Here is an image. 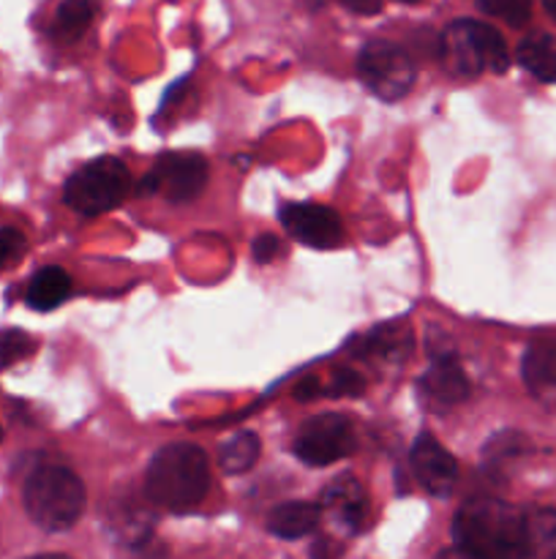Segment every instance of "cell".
Listing matches in <instances>:
<instances>
[{
    "label": "cell",
    "mask_w": 556,
    "mask_h": 559,
    "mask_svg": "<svg viewBox=\"0 0 556 559\" xmlns=\"http://www.w3.org/2000/svg\"><path fill=\"white\" fill-rule=\"evenodd\" d=\"M358 74L363 85L382 102H398L412 91L418 66L403 47L376 38L360 49Z\"/></svg>",
    "instance_id": "obj_6"
},
{
    "label": "cell",
    "mask_w": 556,
    "mask_h": 559,
    "mask_svg": "<svg viewBox=\"0 0 556 559\" xmlns=\"http://www.w3.org/2000/svg\"><path fill=\"white\" fill-rule=\"evenodd\" d=\"M439 58L447 74L456 76V80H474L485 69L494 71V74H505L507 66H510L507 44L499 36V31L474 20H458L445 27Z\"/></svg>",
    "instance_id": "obj_4"
},
{
    "label": "cell",
    "mask_w": 556,
    "mask_h": 559,
    "mask_svg": "<svg viewBox=\"0 0 556 559\" xmlns=\"http://www.w3.org/2000/svg\"><path fill=\"white\" fill-rule=\"evenodd\" d=\"M25 249H27V240L20 229L14 227L0 229V271L16 265V262L22 260V254H25Z\"/></svg>",
    "instance_id": "obj_23"
},
{
    "label": "cell",
    "mask_w": 556,
    "mask_h": 559,
    "mask_svg": "<svg viewBox=\"0 0 556 559\" xmlns=\"http://www.w3.org/2000/svg\"><path fill=\"white\" fill-rule=\"evenodd\" d=\"M418 396L431 413H447L469 396V380L452 358H439L418 380Z\"/></svg>",
    "instance_id": "obj_11"
},
{
    "label": "cell",
    "mask_w": 556,
    "mask_h": 559,
    "mask_svg": "<svg viewBox=\"0 0 556 559\" xmlns=\"http://www.w3.org/2000/svg\"><path fill=\"white\" fill-rule=\"evenodd\" d=\"M322 522V508L311 502H283L267 519V530L281 540H298L314 533Z\"/></svg>",
    "instance_id": "obj_14"
},
{
    "label": "cell",
    "mask_w": 556,
    "mask_h": 559,
    "mask_svg": "<svg viewBox=\"0 0 556 559\" xmlns=\"http://www.w3.org/2000/svg\"><path fill=\"white\" fill-rule=\"evenodd\" d=\"M322 516L343 535H354L368 522V497L352 475H338L322 489Z\"/></svg>",
    "instance_id": "obj_10"
},
{
    "label": "cell",
    "mask_w": 556,
    "mask_h": 559,
    "mask_svg": "<svg viewBox=\"0 0 556 559\" xmlns=\"http://www.w3.org/2000/svg\"><path fill=\"white\" fill-rule=\"evenodd\" d=\"M292 451L300 462L311 464V467H327V464L341 462L354 451L352 424L336 413L314 415L300 426Z\"/></svg>",
    "instance_id": "obj_7"
},
{
    "label": "cell",
    "mask_w": 556,
    "mask_h": 559,
    "mask_svg": "<svg viewBox=\"0 0 556 559\" xmlns=\"http://www.w3.org/2000/svg\"><path fill=\"white\" fill-rule=\"evenodd\" d=\"M278 216L283 229L311 249H336L343 243V224L330 207L314 202H289Z\"/></svg>",
    "instance_id": "obj_9"
},
{
    "label": "cell",
    "mask_w": 556,
    "mask_h": 559,
    "mask_svg": "<svg viewBox=\"0 0 556 559\" xmlns=\"http://www.w3.org/2000/svg\"><path fill=\"white\" fill-rule=\"evenodd\" d=\"M129 189L131 178L125 164L114 156H101L71 175L63 200L80 216H101L114 211L125 200Z\"/></svg>",
    "instance_id": "obj_5"
},
{
    "label": "cell",
    "mask_w": 556,
    "mask_h": 559,
    "mask_svg": "<svg viewBox=\"0 0 556 559\" xmlns=\"http://www.w3.org/2000/svg\"><path fill=\"white\" fill-rule=\"evenodd\" d=\"M452 540L467 557L518 559L527 557L523 511L496 497L467 502L452 522Z\"/></svg>",
    "instance_id": "obj_1"
},
{
    "label": "cell",
    "mask_w": 556,
    "mask_h": 559,
    "mask_svg": "<svg viewBox=\"0 0 556 559\" xmlns=\"http://www.w3.org/2000/svg\"><path fill=\"white\" fill-rule=\"evenodd\" d=\"M412 353V331L401 322L396 325H382L376 328L371 336L363 338V355L379 360H401Z\"/></svg>",
    "instance_id": "obj_18"
},
{
    "label": "cell",
    "mask_w": 556,
    "mask_h": 559,
    "mask_svg": "<svg viewBox=\"0 0 556 559\" xmlns=\"http://www.w3.org/2000/svg\"><path fill=\"white\" fill-rule=\"evenodd\" d=\"M347 9H352L354 14H376L382 9V0H338Z\"/></svg>",
    "instance_id": "obj_26"
},
{
    "label": "cell",
    "mask_w": 556,
    "mask_h": 559,
    "mask_svg": "<svg viewBox=\"0 0 556 559\" xmlns=\"http://www.w3.org/2000/svg\"><path fill=\"white\" fill-rule=\"evenodd\" d=\"M25 511L47 533H65L85 513V486L58 464L33 469L25 484Z\"/></svg>",
    "instance_id": "obj_3"
},
{
    "label": "cell",
    "mask_w": 556,
    "mask_h": 559,
    "mask_svg": "<svg viewBox=\"0 0 556 559\" xmlns=\"http://www.w3.org/2000/svg\"><path fill=\"white\" fill-rule=\"evenodd\" d=\"M523 540H527V557L556 559L554 508H532V511H523Z\"/></svg>",
    "instance_id": "obj_16"
},
{
    "label": "cell",
    "mask_w": 556,
    "mask_h": 559,
    "mask_svg": "<svg viewBox=\"0 0 556 559\" xmlns=\"http://www.w3.org/2000/svg\"><path fill=\"white\" fill-rule=\"evenodd\" d=\"M398 3H418V0H398Z\"/></svg>",
    "instance_id": "obj_29"
},
{
    "label": "cell",
    "mask_w": 556,
    "mask_h": 559,
    "mask_svg": "<svg viewBox=\"0 0 556 559\" xmlns=\"http://www.w3.org/2000/svg\"><path fill=\"white\" fill-rule=\"evenodd\" d=\"M210 489V464L202 448L174 442L150 459L145 473V495L153 506L185 513L200 506Z\"/></svg>",
    "instance_id": "obj_2"
},
{
    "label": "cell",
    "mask_w": 556,
    "mask_h": 559,
    "mask_svg": "<svg viewBox=\"0 0 556 559\" xmlns=\"http://www.w3.org/2000/svg\"><path fill=\"white\" fill-rule=\"evenodd\" d=\"M412 469L425 491L447 497L458 480V462L436 437L420 435L412 445Z\"/></svg>",
    "instance_id": "obj_12"
},
{
    "label": "cell",
    "mask_w": 556,
    "mask_h": 559,
    "mask_svg": "<svg viewBox=\"0 0 556 559\" xmlns=\"http://www.w3.org/2000/svg\"><path fill=\"white\" fill-rule=\"evenodd\" d=\"M259 437L254 431H240L232 440H227L221 445V453H218V467L227 475H243L249 473L251 467L259 459Z\"/></svg>",
    "instance_id": "obj_19"
},
{
    "label": "cell",
    "mask_w": 556,
    "mask_h": 559,
    "mask_svg": "<svg viewBox=\"0 0 556 559\" xmlns=\"http://www.w3.org/2000/svg\"><path fill=\"white\" fill-rule=\"evenodd\" d=\"M71 295V276L58 265L41 267L27 284V306L36 311H52Z\"/></svg>",
    "instance_id": "obj_15"
},
{
    "label": "cell",
    "mask_w": 556,
    "mask_h": 559,
    "mask_svg": "<svg viewBox=\"0 0 556 559\" xmlns=\"http://www.w3.org/2000/svg\"><path fill=\"white\" fill-rule=\"evenodd\" d=\"M333 388H327V396H360L365 391V380L354 369H341L336 371L330 382Z\"/></svg>",
    "instance_id": "obj_24"
},
{
    "label": "cell",
    "mask_w": 556,
    "mask_h": 559,
    "mask_svg": "<svg viewBox=\"0 0 556 559\" xmlns=\"http://www.w3.org/2000/svg\"><path fill=\"white\" fill-rule=\"evenodd\" d=\"M480 11L496 20H505L507 25L521 27L532 16V0H478Z\"/></svg>",
    "instance_id": "obj_21"
},
{
    "label": "cell",
    "mask_w": 556,
    "mask_h": 559,
    "mask_svg": "<svg viewBox=\"0 0 556 559\" xmlns=\"http://www.w3.org/2000/svg\"><path fill=\"white\" fill-rule=\"evenodd\" d=\"M96 16V0H65L55 16V36L60 41H76Z\"/></svg>",
    "instance_id": "obj_20"
},
{
    "label": "cell",
    "mask_w": 556,
    "mask_h": 559,
    "mask_svg": "<svg viewBox=\"0 0 556 559\" xmlns=\"http://www.w3.org/2000/svg\"><path fill=\"white\" fill-rule=\"evenodd\" d=\"M319 393H322V385H319V380H316V377H305V380L300 382V388H298V391H294V396H298L300 402H309V399L319 396Z\"/></svg>",
    "instance_id": "obj_27"
},
{
    "label": "cell",
    "mask_w": 556,
    "mask_h": 559,
    "mask_svg": "<svg viewBox=\"0 0 556 559\" xmlns=\"http://www.w3.org/2000/svg\"><path fill=\"white\" fill-rule=\"evenodd\" d=\"M36 349V342L25 331H3L0 333V369H9L16 360L27 358Z\"/></svg>",
    "instance_id": "obj_22"
},
{
    "label": "cell",
    "mask_w": 556,
    "mask_h": 559,
    "mask_svg": "<svg viewBox=\"0 0 556 559\" xmlns=\"http://www.w3.org/2000/svg\"><path fill=\"white\" fill-rule=\"evenodd\" d=\"M543 5H545V11H548L551 20H556V0H543Z\"/></svg>",
    "instance_id": "obj_28"
},
{
    "label": "cell",
    "mask_w": 556,
    "mask_h": 559,
    "mask_svg": "<svg viewBox=\"0 0 556 559\" xmlns=\"http://www.w3.org/2000/svg\"><path fill=\"white\" fill-rule=\"evenodd\" d=\"M281 251H283V246H281V240L276 238V235L265 233V235H259V238L254 240V260L262 262V265H265V262L276 260Z\"/></svg>",
    "instance_id": "obj_25"
},
{
    "label": "cell",
    "mask_w": 556,
    "mask_h": 559,
    "mask_svg": "<svg viewBox=\"0 0 556 559\" xmlns=\"http://www.w3.org/2000/svg\"><path fill=\"white\" fill-rule=\"evenodd\" d=\"M207 180V162L200 153H164L156 164H153L150 175L140 183V194H156L161 191L167 200L172 202H189L202 191Z\"/></svg>",
    "instance_id": "obj_8"
},
{
    "label": "cell",
    "mask_w": 556,
    "mask_h": 559,
    "mask_svg": "<svg viewBox=\"0 0 556 559\" xmlns=\"http://www.w3.org/2000/svg\"><path fill=\"white\" fill-rule=\"evenodd\" d=\"M0 440H3V429H0Z\"/></svg>",
    "instance_id": "obj_30"
},
{
    "label": "cell",
    "mask_w": 556,
    "mask_h": 559,
    "mask_svg": "<svg viewBox=\"0 0 556 559\" xmlns=\"http://www.w3.org/2000/svg\"><path fill=\"white\" fill-rule=\"evenodd\" d=\"M521 69L540 82H556V38L548 33H532L518 44L516 52Z\"/></svg>",
    "instance_id": "obj_17"
},
{
    "label": "cell",
    "mask_w": 556,
    "mask_h": 559,
    "mask_svg": "<svg viewBox=\"0 0 556 559\" xmlns=\"http://www.w3.org/2000/svg\"><path fill=\"white\" fill-rule=\"evenodd\" d=\"M523 382L534 402L548 413H556V344L537 342L527 349L521 364Z\"/></svg>",
    "instance_id": "obj_13"
}]
</instances>
